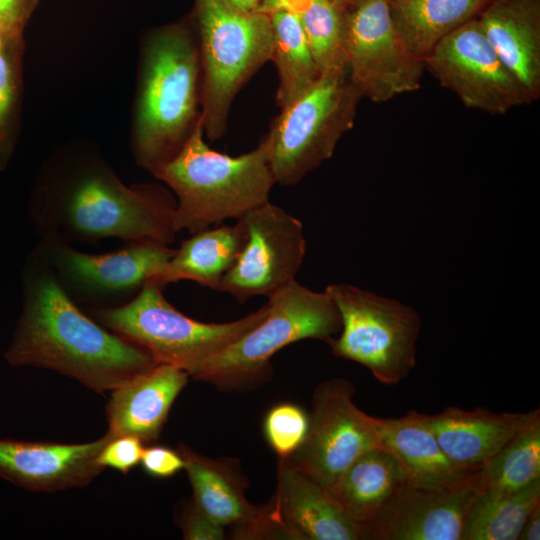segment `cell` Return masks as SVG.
Instances as JSON below:
<instances>
[{
    "label": "cell",
    "instance_id": "6da1fadb",
    "mask_svg": "<svg viewBox=\"0 0 540 540\" xmlns=\"http://www.w3.org/2000/svg\"><path fill=\"white\" fill-rule=\"evenodd\" d=\"M4 356L13 366L54 370L101 394L157 364L147 350L84 315L47 272L28 282Z\"/></svg>",
    "mask_w": 540,
    "mask_h": 540
},
{
    "label": "cell",
    "instance_id": "7a4b0ae2",
    "mask_svg": "<svg viewBox=\"0 0 540 540\" xmlns=\"http://www.w3.org/2000/svg\"><path fill=\"white\" fill-rule=\"evenodd\" d=\"M142 68L133 148L138 164L153 172L180 152L201 118L198 37L185 22L158 29Z\"/></svg>",
    "mask_w": 540,
    "mask_h": 540
},
{
    "label": "cell",
    "instance_id": "3957f363",
    "mask_svg": "<svg viewBox=\"0 0 540 540\" xmlns=\"http://www.w3.org/2000/svg\"><path fill=\"white\" fill-rule=\"evenodd\" d=\"M203 135L200 118L180 152L152 172L177 196L175 232L194 234L227 219L238 220L269 202L276 183L266 137L255 149L233 157L212 150Z\"/></svg>",
    "mask_w": 540,
    "mask_h": 540
},
{
    "label": "cell",
    "instance_id": "277c9868",
    "mask_svg": "<svg viewBox=\"0 0 540 540\" xmlns=\"http://www.w3.org/2000/svg\"><path fill=\"white\" fill-rule=\"evenodd\" d=\"M202 68L201 119L211 140L226 132L232 102L272 53L268 14L246 12L227 0H195Z\"/></svg>",
    "mask_w": 540,
    "mask_h": 540
},
{
    "label": "cell",
    "instance_id": "5b68a950",
    "mask_svg": "<svg viewBox=\"0 0 540 540\" xmlns=\"http://www.w3.org/2000/svg\"><path fill=\"white\" fill-rule=\"evenodd\" d=\"M267 304L268 313L259 324L200 363L190 377L220 387L254 381L283 347L309 338L328 342L341 329L340 314L330 296L296 280L269 297Z\"/></svg>",
    "mask_w": 540,
    "mask_h": 540
},
{
    "label": "cell",
    "instance_id": "8992f818",
    "mask_svg": "<svg viewBox=\"0 0 540 540\" xmlns=\"http://www.w3.org/2000/svg\"><path fill=\"white\" fill-rule=\"evenodd\" d=\"M162 286L148 280L139 294L119 307L99 309L101 324L147 350L157 364H169L190 373L204 360L224 349L268 313V304L247 316L226 323H204L174 308Z\"/></svg>",
    "mask_w": 540,
    "mask_h": 540
},
{
    "label": "cell",
    "instance_id": "52a82bcc",
    "mask_svg": "<svg viewBox=\"0 0 540 540\" xmlns=\"http://www.w3.org/2000/svg\"><path fill=\"white\" fill-rule=\"evenodd\" d=\"M362 95L348 72L320 75L273 120L265 136L276 183L293 185L328 160L353 126Z\"/></svg>",
    "mask_w": 540,
    "mask_h": 540
},
{
    "label": "cell",
    "instance_id": "ba28073f",
    "mask_svg": "<svg viewBox=\"0 0 540 540\" xmlns=\"http://www.w3.org/2000/svg\"><path fill=\"white\" fill-rule=\"evenodd\" d=\"M176 202L157 186L127 187L108 174L80 179L49 216L67 233L83 239L116 237L169 245L175 239Z\"/></svg>",
    "mask_w": 540,
    "mask_h": 540
},
{
    "label": "cell",
    "instance_id": "9c48e42d",
    "mask_svg": "<svg viewBox=\"0 0 540 540\" xmlns=\"http://www.w3.org/2000/svg\"><path fill=\"white\" fill-rule=\"evenodd\" d=\"M325 292L341 318L340 336L327 342L332 353L365 366L384 385L406 378L416 364L418 313L349 284H331Z\"/></svg>",
    "mask_w": 540,
    "mask_h": 540
},
{
    "label": "cell",
    "instance_id": "30bf717a",
    "mask_svg": "<svg viewBox=\"0 0 540 540\" xmlns=\"http://www.w3.org/2000/svg\"><path fill=\"white\" fill-rule=\"evenodd\" d=\"M423 62L467 108L503 115L535 102L502 62L477 18L443 38Z\"/></svg>",
    "mask_w": 540,
    "mask_h": 540
},
{
    "label": "cell",
    "instance_id": "8fae6325",
    "mask_svg": "<svg viewBox=\"0 0 540 540\" xmlns=\"http://www.w3.org/2000/svg\"><path fill=\"white\" fill-rule=\"evenodd\" d=\"M345 17L348 77L362 97L385 103L420 88L424 62L395 30L388 0H365Z\"/></svg>",
    "mask_w": 540,
    "mask_h": 540
},
{
    "label": "cell",
    "instance_id": "7c38bea8",
    "mask_svg": "<svg viewBox=\"0 0 540 540\" xmlns=\"http://www.w3.org/2000/svg\"><path fill=\"white\" fill-rule=\"evenodd\" d=\"M354 387L343 378L319 384L301 447L288 460L327 490L363 453L382 447L375 417L353 402Z\"/></svg>",
    "mask_w": 540,
    "mask_h": 540
},
{
    "label": "cell",
    "instance_id": "4fadbf2b",
    "mask_svg": "<svg viewBox=\"0 0 540 540\" xmlns=\"http://www.w3.org/2000/svg\"><path fill=\"white\" fill-rule=\"evenodd\" d=\"M240 220L247 239L218 291L239 302L261 295L269 298L295 281L306 251L302 223L270 201Z\"/></svg>",
    "mask_w": 540,
    "mask_h": 540
},
{
    "label": "cell",
    "instance_id": "5bb4252c",
    "mask_svg": "<svg viewBox=\"0 0 540 540\" xmlns=\"http://www.w3.org/2000/svg\"><path fill=\"white\" fill-rule=\"evenodd\" d=\"M477 492L471 486L433 491L406 482L382 513L361 527L368 540H464L468 510Z\"/></svg>",
    "mask_w": 540,
    "mask_h": 540
},
{
    "label": "cell",
    "instance_id": "9a60e30c",
    "mask_svg": "<svg viewBox=\"0 0 540 540\" xmlns=\"http://www.w3.org/2000/svg\"><path fill=\"white\" fill-rule=\"evenodd\" d=\"M109 439L107 434L82 444L0 439V476L40 492L84 487L103 471L97 457Z\"/></svg>",
    "mask_w": 540,
    "mask_h": 540
},
{
    "label": "cell",
    "instance_id": "2e32d148",
    "mask_svg": "<svg viewBox=\"0 0 540 540\" xmlns=\"http://www.w3.org/2000/svg\"><path fill=\"white\" fill-rule=\"evenodd\" d=\"M268 505L287 538L362 540L361 526L342 511L330 492L286 459L280 460L277 492Z\"/></svg>",
    "mask_w": 540,
    "mask_h": 540
},
{
    "label": "cell",
    "instance_id": "e0dca14e",
    "mask_svg": "<svg viewBox=\"0 0 540 540\" xmlns=\"http://www.w3.org/2000/svg\"><path fill=\"white\" fill-rule=\"evenodd\" d=\"M175 249L158 242H134L106 254L57 247L53 264L69 283L90 294H121L141 288L154 278Z\"/></svg>",
    "mask_w": 540,
    "mask_h": 540
},
{
    "label": "cell",
    "instance_id": "ac0fdd59",
    "mask_svg": "<svg viewBox=\"0 0 540 540\" xmlns=\"http://www.w3.org/2000/svg\"><path fill=\"white\" fill-rule=\"evenodd\" d=\"M178 451L193 490V502L223 527L235 528L237 538L279 536L268 504L255 506L244 495V484L230 465L212 460L185 445Z\"/></svg>",
    "mask_w": 540,
    "mask_h": 540
},
{
    "label": "cell",
    "instance_id": "d6986e66",
    "mask_svg": "<svg viewBox=\"0 0 540 540\" xmlns=\"http://www.w3.org/2000/svg\"><path fill=\"white\" fill-rule=\"evenodd\" d=\"M375 420L381 445L399 461L409 484L433 491L477 487L479 470L461 468L449 459L424 414L410 410L399 418Z\"/></svg>",
    "mask_w": 540,
    "mask_h": 540
},
{
    "label": "cell",
    "instance_id": "ffe728a7",
    "mask_svg": "<svg viewBox=\"0 0 540 540\" xmlns=\"http://www.w3.org/2000/svg\"><path fill=\"white\" fill-rule=\"evenodd\" d=\"M189 377L181 368L159 363L112 390L106 406V434L132 436L144 444L155 442Z\"/></svg>",
    "mask_w": 540,
    "mask_h": 540
},
{
    "label": "cell",
    "instance_id": "44dd1931",
    "mask_svg": "<svg viewBox=\"0 0 540 540\" xmlns=\"http://www.w3.org/2000/svg\"><path fill=\"white\" fill-rule=\"evenodd\" d=\"M538 415V408L526 413H495L480 407L450 406L424 417L449 459L461 468L478 471Z\"/></svg>",
    "mask_w": 540,
    "mask_h": 540
},
{
    "label": "cell",
    "instance_id": "7402d4cb",
    "mask_svg": "<svg viewBox=\"0 0 540 540\" xmlns=\"http://www.w3.org/2000/svg\"><path fill=\"white\" fill-rule=\"evenodd\" d=\"M509 71L540 97V0H490L477 17Z\"/></svg>",
    "mask_w": 540,
    "mask_h": 540
},
{
    "label": "cell",
    "instance_id": "603a6c76",
    "mask_svg": "<svg viewBox=\"0 0 540 540\" xmlns=\"http://www.w3.org/2000/svg\"><path fill=\"white\" fill-rule=\"evenodd\" d=\"M406 482L401 464L382 446L360 455L328 491L342 511L362 527L382 513Z\"/></svg>",
    "mask_w": 540,
    "mask_h": 540
},
{
    "label": "cell",
    "instance_id": "cb8c5ba5",
    "mask_svg": "<svg viewBox=\"0 0 540 540\" xmlns=\"http://www.w3.org/2000/svg\"><path fill=\"white\" fill-rule=\"evenodd\" d=\"M192 235L175 249L164 268L151 280L162 287L179 280H191L218 291L223 277L245 245V225L239 219L233 225L207 228Z\"/></svg>",
    "mask_w": 540,
    "mask_h": 540
},
{
    "label": "cell",
    "instance_id": "d4e9b609",
    "mask_svg": "<svg viewBox=\"0 0 540 540\" xmlns=\"http://www.w3.org/2000/svg\"><path fill=\"white\" fill-rule=\"evenodd\" d=\"M490 0H391L389 12L408 50L424 60L447 35L479 16Z\"/></svg>",
    "mask_w": 540,
    "mask_h": 540
},
{
    "label": "cell",
    "instance_id": "484cf974",
    "mask_svg": "<svg viewBox=\"0 0 540 540\" xmlns=\"http://www.w3.org/2000/svg\"><path fill=\"white\" fill-rule=\"evenodd\" d=\"M272 26L271 59L277 70L276 102L283 108L310 89L320 74L307 43L300 15L289 11L268 13Z\"/></svg>",
    "mask_w": 540,
    "mask_h": 540
},
{
    "label": "cell",
    "instance_id": "4316f807",
    "mask_svg": "<svg viewBox=\"0 0 540 540\" xmlns=\"http://www.w3.org/2000/svg\"><path fill=\"white\" fill-rule=\"evenodd\" d=\"M540 505V479L514 492H476L464 540H518L529 514Z\"/></svg>",
    "mask_w": 540,
    "mask_h": 540
},
{
    "label": "cell",
    "instance_id": "83f0119b",
    "mask_svg": "<svg viewBox=\"0 0 540 540\" xmlns=\"http://www.w3.org/2000/svg\"><path fill=\"white\" fill-rule=\"evenodd\" d=\"M540 479V415L478 471L477 490L514 492Z\"/></svg>",
    "mask_w": 540,
    "mask_h": 540
},
{
    "label": "cell",
    "instance_id": "f1b7e54d",
    "mask_svg": "<svg viewBox=\"0 0 540 540\" xmlns=\"http://www.w3.org/2000/svg\"><path fill=\"white\" fill-rule=\"evenodd\" d=\"M299 15L319 74L347 72L345 11L328 0H314Z\"/></svg>",
    "mask_w": 540,
    "mask_h": 540
},
{
    "label": "cell",
    "instance_id": "f546056e",
    "mask_svg": "<svg viewBox=\"0 0 540 540\" xmlns=\"http://www.w3.org/2000/svg\"><path fill=\"white\" fill-rule=\"evenodd\" d=\"M308 427L309 416L301 407L291 403L271 408L263 422L264 436L281 459H288L301 447Z\"/></svg>",
    "mask_w": 540,
    "mask_h": 540
},
{
    "label": "cell",
    "instance_id": "4dcf8cb0",
    "mask_svg": "<svg viewBox=\"0 0 540 540\" xmlns=\"http://www.w3.org/2000/svg\"><path fill=\"white\" fill-rule=\"evenodd\" d=\"M20 39L21 37H3L0 43V166L5 165L12 146Z\"/></svg>",
    "mask_w": 540,
    "mask_h": 540
},
{
    "label": "cell",
    "instance_id": "1f68e13d",
    "mask_svg": "<svg viewBox=\"0 0 540 540\" xmlns=\"http://www.w3.org/2000/svg\"><path fill=\"white\" fill-rule=\"evenodd\" d=\"M144 443L132 436L110 438L100 451L97 463L123 474L140 464Z\"/></svg>",
    "mask_w": 540,
    "mask_h": 540
},
{
    "label": "cell",
    "instance_id": "d6a6232c",
    "mask_svg": "<svg viewBox=\"0 0 540 540\" xmlns=\"http://www.w3.org/2000/svg\"><path fill=\"white\" fill-rule=\"evenodd\" d=\"M140 464L154 478H168L184 469L180 452L160 445L144 447Z\"/></svg>",
    "mask_w": 540,
    "mask_h": 540
},
{
    "label": "cell",
    "instance_id": "836d02e7",
    "mask_svg": "<svg viewBox=\"0 0 540 540\" xmlns=\"http://www.w3.org/2000/svg\"><path fill=\"white\" fill-rule=\"evenodd\" d=\"M38 2L39 0H0V33L4 37H21Z\"/></svg>",
    "mask_w": 540,
    "mask_h": 540
},
{
    "label": "cell",
    "instance_id": "e575fe53",
    "mask_svg": "<svg viewBox=\"0 0 540 540\" xmlns=\"http://www.w3.org/2000/svg\"><path fill=\"white\" fill-rule=\"evenodd\" d=\"M182 531L187 540H221L225 538L224 527L203 512L194 502L182 517Z\"/></svg>",
    "mask_w": 540,
    "mask_h": 540
},
{
    "label": "cell",
    "instance_id": "d590c367",
    "mask_svg": "<svg viewBox=\"0 0 540 540\" xmlns=\"http://www.w3.org/2000/svg\"><path fill=\"white\" fill-rule=\"evenodd\" d=\"M314 0H260L259 12L289 11L297 14L304 12Z\"/></svg>",
    "mask_w": 540,
    "mask_h": 540
},
{
    "label": "cell",
    "instance_id": "8d00e7d4",
    "mask_svg": "<svg viewBox=\"0 0 540 540\" xmlns=\"http://www.w3.org/2000/svg\"><path fill=\"white\" fill-rule=\"evenodd\" d=\"M540 539V505L533 509L525 520L518 540Z\"/></svg>",
    "mask_w": 540,
    "mask_h": 540
},
{
    "label": "cell",
    "instance_id": "74e56055",
    "mask_svg": "<svg viewBox=\"0 0 540 540\" xmlns=\"http://www.w3.org/2000/svg\"><path fill=\"white\" fill-rule=\"evenodd\" d=\"M234 7L246 11H258L260 0H227Z\"/></svg>",
    "mask_w": 540,
    "mask_h": 540
},
{
    "label": "cell",
    "instance_id": "f35d334b",
    "mask_svg": "<svg viewBox=\"0 0 540 540\" xmlns=\"http://www.w3.org/2000/svg\"><path fill=\"white\" fill-rule=\"evenodd\" d=\"M328 1L334 4L335 6L339 7L343 11H347L357 6L358 4L362 3L365 0H328Z\"/></svg>",
    "mask_w": 540,
    "mask_h": 540
},
{
    "label": "cell",
    "instance_id": "ab89813d",
    "mask_svg": "<svg viewBox=\"0 0 540 540\" xmlns=\"http://www.w3.org/2000/svg\"><path fill=\"white\" fill-rule=\"evenodd\" d=\"M3 37L4 36L0 33V43H1L2 39H3Z\"/></svg>",
    "mask_w": 540,
    "mask_h": 540
},
{
    "label": "cell",
    "instance_id": "60d3db41",
    "mask_svg": "<svg viewBox=\"0 0 540 540\" xmlns=\"http://www.w3.org/2000/svg\"><path fill=\"white\" fill-rule=\"evenodd\" d=\"M388 1H391V0H388Z\"/></svg>",
    "mask_w": 540,
    "mask_h": 540
}]
</instances>
